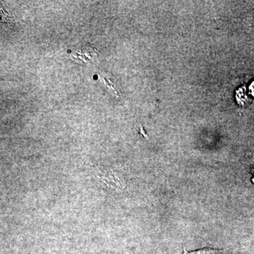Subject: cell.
<instances>
[{"instance_id":"cell-1","label":"cell","mask_w":254,"mask_h":254,"mask_svg":"<svg viewBox=\"0 0 254 254\" xmlns=\"http://www.w3.org/2000/svg\"><path fill=\"white\" fill-rule=\"evenodd\" d=\"M183 254H220V251L211 248H204L201 250L193 251V252H187L184 249Z\"/></svg>"},{"instance_id":"cell-2","label":"cell","mask_w":254,"mask_h":254,"mask_svg":"<svg viewBox=\"0 0 254 254\" xmlns=\"http://www.w3.org/2000/svg\"><path fill=\"white\" fill-rule=\"evenodd\" d=\"M250 92L251 94L253 95L254 96V81L252 82V83H251L250 86Z\"/></svg>"}]
</instances>
